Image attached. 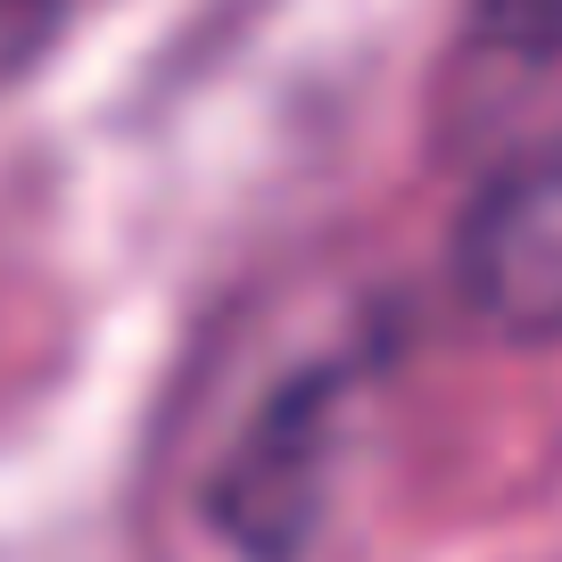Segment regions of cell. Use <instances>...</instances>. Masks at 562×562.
I'll use <instances>...</instances> for the list:
<instances>
[{
    "label": "cell",
    "instance_id": "obj_2",
    "mask_svg": "<svg viewBox=\"0 0 562 562\" xmlns=\"http://www.w3.org/2000/svg\"><path fill=\"white\" fill-rule=\"evenodd\" d=\"M331 422H339V372H299L257 422L240 430L232 463L207 488V521L240 554L290 562L315 538L323 472H331Z\"/></svg>",
    "mask_w": 562,
    "mask_h": 562
},
{
    "label": "cell",
    "instance_id": "obj_1",
    "mask_svg": "<svg viewBox=\"0 0 562 562\" xmlns=\"http://www.w3.org/2000/svg\"><path fill=\"white\" fill-rule=\"evenodd\" d=\"M456 290L496 339H562V149L496 166L456 232Z\"/></svg>",
    "mask_w": 562,
    "mask_h": 562
},
{
    "label": "cell",
    "instance_id": "obj_3",
    "mask_svg": "<svg viewBox=\"0 0 562 562\" xmlns=\"http://www.w3.org/2000/svg\"><path fill=\"white\" fill-rule=\"evenodd\" d=\"M480 34L505 58H562V0H480Z\"/></svg>",
    "mask_w": 562,
    "mask_h": 562
},
{
    "label": "cell",
    "instance_id": "obj_4",
    "mask_svg": "<svg viewBox=\"0 0 562 562\" xmlns=\"http://www.w3.org/2000/svg\"><path fill=\"white\" fill-rule=\"evenodd\" d=\"M58 0H0V67H18V58L42 50V34H50Z\"/></svg>",
    "mask_w": 562,
    "mask_h": 562
}]
</instances>
